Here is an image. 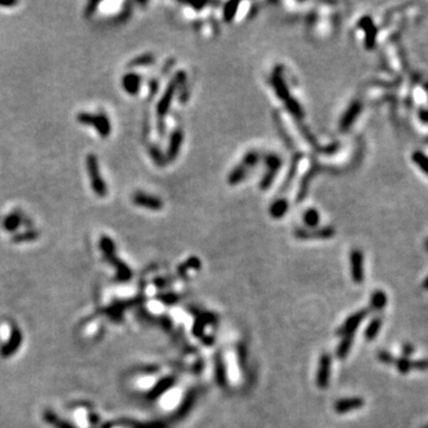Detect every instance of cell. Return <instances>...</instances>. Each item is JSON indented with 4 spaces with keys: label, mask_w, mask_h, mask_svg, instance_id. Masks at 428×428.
<instances>
[{
    "label": "cell",
    "mask_w": 428,
    "mask_h": 428,
    "mask_svg": "<svg viewBox=\"0 0 428 428\" xmlns=\"http://www.w3.org/2000/svg\"><path fill=\"white\" fill-rule=\"evenodd\" d=\"M186 80V73L185 72H178L175 74L174 79L170 81V83L168 84V87L165 88L163 95H162L161 100L158 101L157 104V115L158 117H163L167 115V112L169 111V108H170V105H172V101L173 99L175 97V93H176V90H178V87L180 84H182L185 82Z\"/></svg>",
    "instance_id": "cell-1"
},
{
    "label": "cell",
    "mask_w": 428,
    "mask_h": 428,
    "mask_svg": "<svg viewBox=\"0 0 428 428\" xmlns=\"http://www.w3.org/2000/svg\"><path fill=\"white\" fill-rule=\"evenodd\" d=\"M77 120L83 125H88L94 127L98 131L99 134L102 138H106L111 133V123H109L108 117L100 113V115H92V113L81 112L77 116Z\"/></svg>",
    "instance_id": "cell-2"
},
{
    "label": "cell",
    "mask_w": 428,
    "mask_h": 428,
    "mask_svg": "<svg viewBox=\"0 0 428 428\" xmlns=\"http://www.w3.org/2000/svg\"><path fill=\"white\" fill-rule=\"evenodd\" d=\"M87 170L91 179V185L93 188V192L98 196L104 197L107 195V186L100 175V169H99L98 158L94 155H88L87 156Z\"/></svg>",
    "instance_id": "cell-3"
},
{
    "label": "cell",
    "mask_w": 428,
    "mask_h": 428,
    "mask_svg": "<svg viewBox=\"0 0 428 428\" xmlns=\"http://www.w3.org/2000/svg\"><path fill=\"white\" fill-rule=\"evenodd\" d=\"M282 158L279 157L278 155L275 154H268L267 156L264 157V163L267 165V173H265L260 183L261 189L265 190L272 185L279 168L282 167Z\"/></svg>",
    "instance_id": "cell-4"
},
{
    "label": "cell",
    "mask_w": 428,
    "mask_h": 428,
    "mask_svg": "<svg viewBox=\"0 0 428 428\" xmlns=\"http://www.w3.org/2000/svg\"><path fill=\"white\" fill-rule=\"evenodd\" d=\"M294 235L298 239L310 240V239H330L335 235L334 227L326 226L320 229H298Z\"/></svg>",
    "instance_id": "cell-5"
},
{
    "label": "cell",
    "mask_w": 428,
    "mask_h": 428,
    "mask_svg": "<svg viewBox=\"0 0 428 428\" xmlns=\"http://www.w3.org/2000/svg\"><path fill=\"white\" fill-rule=\"evenodd\" d=\"M22 341H23L22 331H20V328L18 326L12 325L11 335H10L9 340L2 346V349H0V355H2V357H4V358H9V357L13 356L17 351H18L20 345H22Z\"/></svg>",
    "instance_id": "cell-6"
},
{
    "label": "cell",
    "mask_w": 428,
    "mask_h": 428,
    "mask_svg": "<svg viewBox=\"0 0 428 428\" xmlns=\"http://www.w3.org/2000/svg\"><path fill=\"white\" fill-rule=\"evenodd\" d=\"M350 269L353 282L362 283L364 281V257L360 250L355 249L350 253Z\"/></svg>",
    "instance_id": "cell-7"
},
{
    "label": "cell",
    "mask_w": 428,
    "mask_h": 428,
    "mask_svg": "<svg viewBox=\"0 0 428 428\" xmlns=\"http://www.w3.org/2000/svg\"><path fill=\"white\" fill-rule=\"evenodd\" d=\"M132 201L137 206L149 208L151 211H160L164 206L163 201H162L160 197L141 192L134 193V195L132 196Z\"/></svg>",
    "instance_id": "cell-8"
},
{
    "label": "cell",
    "mask_w": 428,
    "mask_h": 428,
    "mask_svg": "<svg viewBox=\"0 0 428 428\" xmlns=\"http://www.w3.org/2000/svg\"><path fill=\"white\" fill-rule=\"evenodd\" d=\"M271 84L272 88H274L275 93L277 97L283 101H287L291 99V93H289V90L287 87V83H286L284 79L282 76V69L281 66H277L274 70L271 75Z\"/></svg>",
    "instance_id": "cell-9"
},
{
    "label": "cell",
    "mask_w": 428,
    "mask_h": 428,
    "mask_svg": "<svg viewBox=\"0 0 428 428\" xmlns=\"http://www.w3.org/2000/svg\"><path fill=\"white\" fill-rule=\"evenodd\" d=\"M367 313H369V310L367 309H362V310H359V312L352 314L351 317H349L345 323L341 325V327L338 330V335L355 333L356 330L359 326V324L365 319Z\"/></svg>",
    "instance_id": "cell-10"
},
{
    "label": "cell",
    "mask_w": 428,
    "mask_h": 428,
    "mask_svg": "<svg viewBox=\"0 0 428 428\" xmlns=\"http://www.w3.org/2000/svg\"><path fill=\"white\" fill-rule=\"evenodd\" d=\"M330 370H331V356L324 353L319 362V369L317 375V385L321 389H325L330 382Z\"/></svg>",
    "instance_id": "cell-11"
},
{
    "label": "cell",
    "mask_w": 428,
    "mask_h": 428,
    "mask_svg": "<svg viewBox=\"0 0 428 428\" xmlns=\"http://www.w3.org/2000/svg\"><path fill=\"white\" fill-rule=\"evenodd\" d=\"M363 106L359 101H353L350 104V106L346 109L344 115H343L340 123H339V127H340L341 131L349 130L353 123L356 122V119L358 118L360 111H362Z\"/></svg>",
    "instance_id": "cell-12"
},
{
    "label": "cell",
    "mask_w": 428,
    "mask_h": 428,
    "mask_svg": "<svg viewBox=\"0 0 428 428\" xmlns=\"http://www.w3.org/2000/svg\"><path fill=\"white\" fill-rule=\"evenodd\" d=\"M105 258L113 265V267L116 268L117 279H118V281H122V282L129 281V279L131 278V276H132V271H131V269L127 267L123 261H120L119 258L117 257L116 252L105 254Z\"/></svg>",
    "instance_id": "cell-13"
},
{
    "label": "cell",
    "mask_w": 428,
    "mask_h": 428,
    "mask_svg": "<svg viewBox=\"0 0 428 428\" xmlns=\"http://www.w3.org/2000/svg\"><path fill=\"white\" fill-rule=\"evenodd\" d=\"M183 143V131L182 130H175L172 133L170 140H169V146L167 154H165V160L169 162H173L176 157L179 156L180 150H181Z\"/></svg>",
    "instance_id": "cell-14"
},
{
    "label": "cell",
    "mask_w": 428,
    "mask_h": 428,
    "mask_svg": "<svg viewBox=\"0 0 428 428\" xmlns=\"http://www.w3.org/2000/svg\"><path fill=\"white\" fill-rule=\"evenodd\" d=\"M359 27H362L365 33V47L367 49H373L376 44V37H377V29L375 26L373 19L370 17H363L358 23Z\"/></svg>",
    "instance_id": "cell-15"
},
{
    "label": "cell",
    "mask_w": 428,
    "mask_h": 428,
    "mask_svg": "<svg viewBox=\"0 0 428 428\" xmlns=\"http://www.w3.org/2000/svg\"><path fill=\"white\" fill-rule=\"evenodd\" d=\"M364 406V400L360 397H350V398H343L335 402L334 410L338 414H346L352 410L359 409L360 407Z\"/></svg>",
    "instance_id": "cell-16"
},
{
    "label": "cell",
    "mask_w": 428,
    "mask_h": 428,
    "mask_svg": "<svg viewBox=\"0 0 428 428\" xmlns=\"http://www.w3.org/2000/svg\"><path fill=\"white\" fill-rule=\"evenodd\" d=\"M141 77L136 73H129L123 76L122 79V86L129 94H137L140 88Z\"/></svg>",
    "instance_id": "cell-17"
},
{
    "label": "cell",
    "mask_w": 428,
    "mask_h": 428,
    "mask_svg": "<svg viewBox=\"0 0 428 428\" xmlns=\"http://www.w3.org/2000/svg\"><path fill=\"white\" fill-rule=\"evenodd\" d=\"M289 208V204L286 199H278L275 200L274 203L271 204L270 208H269V212H270V215L275 219H281L287 214Z\"/></svg>",
    "instance_id": "cell-18"
},
{
    "label": "cell",
    "mask_w": 428,
    "mask_h": 428,
    "mask_svg": "<svg viewBox=\"0 0 428 428\" xmlns=\"http://www.w3.org/2000/svg\"><path fill=\"white\" fill-rule=\"evenodd\" d=\"M43 419L45 422L51 424V426H54L55 428H77L75 426H73L72 423L62 420L61 417L56 415V414L54 412H51V410H45L43 414Z\"/></svg>",
    "instance_id": "cell-19"
},
{
    "label": "cell",
    "mask_w": 428,
    "mask_h": 428,
    "mask_svg": "<svg viewBox=\"0 0 428 428\" xmlns=\"http://www.w3.org/2000/svg\"><path fill=\"white\" fill-rule=\"evenodd\" d=\"M246 175H247V169L244 167L242 163H240L239 165H236V167L231 170V173L229 174L227 183L231 186L239 185L240 182L244 181V179L246 178Z\"/></svg>",
    "instance_id": "cell-20"
},
{
    "label": "cell",
    "mask_w": 428,
    "mask_h": 428,
    "mask_svg": "<svg viewBox=\"0 0 428 428\" xmlns=\"http://www.w3.org/2000/svg\"><path fill=\"white\" fill-rule=\"evenodd\" d=\"M175 383V378L173 377H167L164 378L163 381L158 382V383L155 385L154 389H151V391L149 392V395H148V398L153 400V398H156L160 396L161 394H163V392L169 389L170 387H173Z\"/></svg>",
    "instance_id": "cell-21"
},
{
    "label": "cell",
    "mask_w": 428,
    "mask_h": 428,
    "mask_svg": "<svg viewBox=\"0 0 428 428\" xmlns=\"http://www.w3.org/2000/svg\"><path fill=\"white\" fill-rule=\"evenodd\" d=\"M388 303L387 295L383 291H375L370 298V306L374 310H382Z\"/></svg>",
    "instance_id": "cell-22"
},
{
    "label": "cell",
    "mask_w": 428,
    "mask_h": 428,
    "mask_svg": "<svg viewBox=\"0 0 428 428\" xmlns=\"http://www.w3.org/2000/svg\"><path fill=\"white\" fill-rule=\"evenodd\" d=\"M353 339H355V333L343 335L340 344L338 345L337 349V356L339 358H345V357L349 355L350 350H351V346L353 344Z\"/></svg>",
    "instance_id": "cell-23"
},
{
    "label": "cell",
    "mask_w": 428,
    "mask_h": 428,
    "mask_svg": "<svg viewBox=\"0 0 428 428\" xmlns=\"http://www.w3.org/2000/svg\"><path fill=\"white\" fill-rule=\"evenodd\" d=\"M303 222L308 229H316L320 221V214L316 208H308L302 215Z\"/></svg>",
    "instance_id": "cell-24"
},
{
    "label": "cell",
    "mask_w": 428,
    "mask_h": 428,
    "mask_svg": "<svg viewBox=\"0 0 428 428\" xmlns=\"http://www.w3.org/2000/svg\"><path fill=\"white\" fill-rule=\"evenodd\" d=\"M381 327H382V319H381V318H374V319L370 321V324L367 325L365 333H364L366 340H374V339L377 337V334H378V332H380Z\"/></svg>",
    "instance_id": "cell-25"
},
{
    "label": "cell",
    "mask_w": 428,
    "mask_h": 428,
    "mask_svg": "<svg viewBox=\"0 0 428 428\" xmlns=\"http://www.w3.org/2000/svg\"><path fill=\"white\" fill-rule=\"evenodd\" d=\"M284 104L288 111L291 112V115L294 117L296 120H299L300 122V120L303 118V116H305L303 115V109L301 107V105H300V102L296 100V99L291 98L289 100L286 101Z\"/></svg>",
    "instance_id": "cell-26"
},
{
    "label": "cell",
    "mask_w": 428,
    "mask_h": 428,
    "mask_svg": "<svg viewBox=\"0 0 428 428\" xmlns=\"http://www.w3.org/2000/svg\"><path fill=\"white\" fill-rule=\"evenodd\" d=\"M195 398H196V391L195 390L189 391L185 397V401H183L181 403V406H180V408L178 410V415L182 416V415H185V414L188 413L189 409L192 408L193 403L195 402Z\"/></svg>",
    "instance_id": "cell-27"
},
{
    "label": "cell",
    "mask_w": 428,
    "mask_h": 428,
    "mask_svg": "<svg viewBox=\"0 0 428 428\" xmlns=\"http://www.w3.org/2000/svg\"><path fill=\"white\" fill-rule=\"evenodd\" d=\"M215 377H217L218 384H220L221 387H224L226 383V371H225L224 362H222L220 356L215 357Z\"/></svg>",
    "instance_id": "cell-28"
},
{
    "label": "cell",
    "mask_w": 428,
    "mask_h": 428,
    "mask_svg": "<svg viewBox=\"0 0 428 428\" xmlns=\"http://www.w3.org/2000/svg\"><path fill=\"white\" fill-rule=\"evenodd\" d=\"M238 8H239V2H229L227 4L225 5L224 12H222L225 22L230 23L235 19L237 11H238Z\"/></svg>",
    "instance_id": "cell-29"
},
{
    "label": "cell",
    "mask_w": 428,
    "mask_h": 428,
    "mask_svg": "<svg viewBox=\"0 0 428 428\" xmlns=\"http://www.w3.org/2000/svg\"><path fill=\"white\" fill-rule=\"evenodd\" d=\"M155 62V56L153 54H143L134 58L132 61H130L129 67H143L153 65Z\"/></svg>",
    "instance_id": "cell-30"
},
{
    "label": "cell",
    "mask_w": 428,
    "mask_h": 428,
    "mask_svg": "<svg viewBox=\"0 0 428 428\" xmlns=\"http://www.w3.org/2000/svg\"><path fill=\"white\" fill-rule=\"evenodd\" d=\"M258 162H260V155H258V153H256V151H249L243 157L242 164L249 170V169L253 168L254 165H257Z\"/></svg>",
    "instance_id": "cell-31"
},
{
    "label": "cell",
    "mask_w": 428,
    "mask_h": 428,
    "mask_svg": "<svg viewBox=\"0 0 428 428\" xmlns=\"http://www.w3.org/2000/svg\"><path fill=\"white\" fill-rule=\"evenodd\" d=\"M20 224H22V219L17 213L8 215L4 221V226L8 231H16Z\"/></svg>",
    "instance_id": "cell-32"
},
{
    "label": "cell",
    "mask_w": 428,
    "mask_h": 428,
    "mask_svg": "<svg viewBox=\"0 0 428 428\" xmlns=\"http://www.w3.org/2000/svg\"><path fill=\"white\" fill-rule=\"evenodd\" d=\"M99 245H100V249L102 251V253H104V256H105V254H109V253L116 252V244L107 236H102L101 237Z\"/></svg>",
    "instance_id": "cell-33"
},
{
    "label": "cell",
    "mask_w": 428,
    "mask_h": 428,
    "mask_svg": "<svg viewBox=\"0 0 428 428\" xmlns=\"http://www.w3.org/2000/svg\"><path fill=\"white\" fill-rule=\"evenodd\" d=\"M413 161L415 162L417 167L421 168V170L428 175V157L426 155L421 153V151H415L413 154Z\"/></svg>",
    "instance_id": "cell-34"
},
{
    "label": "cell",
    "mask_w": 428,
    "mask_h": 428,
    "mask_svg": "<svg viewBox=\"0 0 428 428\" xmlns=\"http://www.w3.org/2000/svg\"><path fill=\"white\" fill-rule=\"evenodd\" d=\"M395 365L397 367L398 373L402 375L408 374L410 370H412V362H410L409 358L407 357H401V358H397L395 360Z\"/></svg>",
    "instance_id": "cell-35"
},
{
    "label": "cell",
    "mask_w": 428,
    "mask_h": 428,
    "mask_svg": "<svg viewBox=\"0 0 428 428\" xmlns=\"http://www.w3.org/2000/svg\"><path fill=\"white\" fill-rule=\"evenodd\" d=\"M300 158H301V155H300V154H298V155H296V156H294V158H293L291 169H289V173H288V175H287V179H286V181H284V186L286 187H288L289 185H291V182L293 181V179L295 178L296 169H298V164H299Z\"/></svg>",
    "instance_id": "cell-36"
},
{
    "label": "cell",
    "mask_w": 428,
    "mask_h": 428,
    "mask_svg": "<svg viewBox=\"0 0 428 428\" xmlns=\"http://www.w3.org/2000/svg\"><path fill=\"white\" fill-rule=\"evenodd\" d=\"M200 267H201V262H200L199 258L190 257L185 264H182L181 267L179 268V271H180V274L185 275L186 274V269H200Z\"/></svg>",
    "instance_id": "cell-37"
},
{
    "label": "cell",
    "mask_w": 428,
    "mask_h": 428,
    "mask_svg": "<svg viewBox=\"0 0 428 428\" xmlns=\"http://www.w3.org/2000/svg\"><path fill=\"white\" fill-rule=\"evenodd\" d=\"M123 424H127L131 428H163V424L161 423H139L134 421H123Z\"/></svg>",
    "instance_id": "cell-38"
},
{
    "label": "cell",
    "mask_w": 428,
    "mask_h": 428,
    "mask_svg": "<svg viewBox=\"0 0 428 428\" xmlns=\"http://www.w3.org/2000/svg\"><path fill=\"white\" fill-rule=\"evenodd\" d=\"M377 358L381 360L383 364H387V365H390V364H395L396 358L391 355L390 352L385 351V350H381L377 353Z\"/></svg>",
    "instance_id": "cell-39"
},
{
    "label": "cell",
    "mask_w": 428,
    "mask_h": 428,
    "mask_svg": "<svg viewBox=\"0 0 428 428\" xmlns=\"http://www.w3.org/2000/svg\"><path fill=\"white\" fill-rule=\"evenodd\" d=\"M150 155H151V157H153V160L156 162L158 165H164L165 164V161H167V160H165V157L163 156V155H162V153L157 147L153 146L150 148Z\"/></svg>",
    "instance_id": "cell-40"
},
{
    "label": "cell",
    "mask_w": 428,
    "mask_h": 428,
    "mask_svg": "<svg viewBox=\"0 0 428 428\" xmlns=\"http://www.w3.org/2000/svg\"><path fill=\"white\" fill-rule=\"evenodd\" d=\"M38 233L35 231H26L25 233H22V235H18L15 237V242L17 243H23V242H30V240H35L37 238Z\"/></svg>",
    "instance_id": "cell-41"
},
{
    "label": "cell",
    "mask_w": 428,
    "mask_h": 428,
    "mask_svg": "<svg viewBox=\"0 0 428 428\" xmlns=\"http://www.w3.org/2000/svg\"><path fill=\"white\" fill-rule=\"evenodd\" d=\"M412 369L428 370V359H420L412 362Z\"/></svg>",
    "instance_id": "cell-42"
},
{
    "label": "cell",
    "mask_w": 428,
    "mask_h": 428,
    "mask_svg": "<svg viewBox=\"0 0 428 428\" xmlns=\"http://www.w3.org/2000/svg\"><path fill=\"white\" fill-rule=\"evenodd\" d=\"M402 353H403V357L409 358V357L414 353V346L412 344H405L402 346Z\"/></svg>",
    "instance_id": "cell-43"
},
{
    "label": "cell",
    "mask_w": 428,
    "mask_h": 428,
    "mask_svg": "<svg viewBox=\"0 0 428 428\" xmlns=\"http://www.w3.org/2000/svg\"><path fill=\"white\" fill-rule=\"evenodd\" d=\"M90 421H91V422L93 423V424L98 423V422H99V417H98V415H95V414H90Z\"/></svg>",
    "instance_id": "cell-44"
},
{
    "label": "cell",
    "mask_w": 428,
    "mask_h": 428,
    "mask_svg": "<svg viewBox=\"0 0 428 428\" xmlns=\"http://www.w3.org/2000/svg\"><path fill=\"white\" fill-rule=\"evenodd\" d=\"M422 287H423V289H426V291H428V276L426 277V279H424V281H423Z\"/></svg>",
    "instance_id": "cell-45"
},
{
    "label": "cell",
    "mask_w": 428,
    "mask_h": 428,
    "mask_svg": "<svg viewBox=\"0 0 428 428\" xmlns=\"http://www.w3.org/2000/svg\"><path fill=\"white\" fill-rule=\"evenodd\" d=\"M426 250L428 251V240H427V242H426Z\"/></svg>",
    "instance_id": "cell-46"
}]
</instances>
